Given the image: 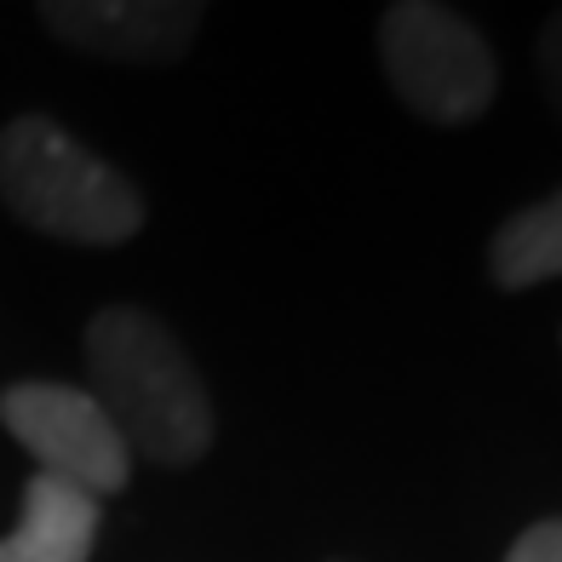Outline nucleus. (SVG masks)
I'll use <instances>...</instances> for the list:
<instances>
[{"label": "nucleus", "mask_w": 562, "mask_h": 562, "mask_svg": "<svg viewBox=\"0 0 562 562\" xmlns=\"http://www.w3.org/2000/svg\"><path fill=\"white\" fill-rule=\"evenodd\" d=\"M201 18L207 12L195 0H53V7H41V23L53 41L133 69L178 64L195 46Z\"/></svg>", "instance_id": "nucleus-5"}, {"label": "nucleus", "mask_w": 562, "mask_h": 562, "mask_svg": "<svg viewBox=\"0 0 562 562\" xmlns=\"http://www.w3.org/2000/svg\"><path fill=\"white\" fill-rule=\"evenodd\" d=\"M379 58L402 104L437 126H465L494 104L499 69L488 41L476 35L471 18L437 0H396L379 18Z\"/></svg>", "instance_id": "nucleus-3"}, {"label": "nucleus", "mask_w": 562, "mask_h": 562, "mask_svg": "<svg viewBox=\"0 0 562 562\" xmlns=\"http://www.w3.org/2000/svg\"><path fill=\"white\" fill-rule=\"evenodd\" d=\"M98 528H104V510L87 488L35 471L23 488L18 528L0 540V562H92Z\"/></svg>", "instance_id": "nucleus-6"}, {"label": "nucleus", "mask_w": 562, "mask_h": 562, "mask_svg": "<svg viewBox=\"0 0 562 562\" xmlns=\"http://www.w3.org/2000/svg\"><path fill=\"white\" fill-rule=\"evenodd\" d=\"M488 276L505 293H528L562 276V190L510 213L488 241Z\"/></svg>", "instance_id": "nucleus-7"}, {"label": "nucleus", "mask_w": 562, "mask_h": 562, "mask_svg": "<svg viewBox=\"0 0 562 562\" xmlns=\"http://www.w3.org/2000/svg\"><path fill=\"white\" fill-rule=\"evenodd\" d=\"M0 201L18 224L75 247H121L149 218L133 178L75 144L53 115L0 126Z\"/></svg>", "instance_id": "nucleus-2"}, {"label": "nucleus", "mask_w": 562, "mask_h": 562, "mask_svg": "<svg viewBox=\"0 0 562 562\" xmlns=\"http://www.w3.org/2000/svg\"><path fill=\"white\" fill-rule=\"evenodd\" d=\"M92 396L121 430L126 453L184 471L213 448V402L178 334L144 304H104L87 322Z\"/></svg>", "instance_id": "nucleus-1"}, {"label": "nucleus", "mask_w": 562, "mask_h": 562, "mask_svg": "<svg viewBox=\"0 0 562 562\" xmlns=\"http://www.w3.org/2000/svg\"><path fill=\"white\" fill-rule=\"evenodd\" d=\"M505 562H562V517H546L517 533V546L505 551Z\"/></svg>", "instance_id": "nucleus-9"}, {"label": "nucleus", "mask_w": 562, "mask_h": 562, "mask_svg": "<svg viewBox=\"0 0 562 562\" xmlns=\"http://www.w3.org/2000/svg\"><path fill=\"white\" fill-rule=\"evenodd\" d=\"M533 64H540V87H546V98H551V110L562 115V12L546 18L540 46H533Z\"/></svg>", "instance_id": "nucleus-8"}, {"label": "nucleus", "mask_w": 562, "mask_h": 562, "mask_svg": "<svg viewBox=\"0 0 562 562\" xmlns=\"http://www.w3.org/2000/svg\"><path fill=\"white\" fill-rule=\"evenodd\" d=\"M0 425L18 437V448L41 465V476H58L87 488L92 499L121 494L133 476L121 430L98 407L92 391L58 385V379H18L0 391Z\"/></svg>", "instance_id": "nucleus-4"}]
</instances>
